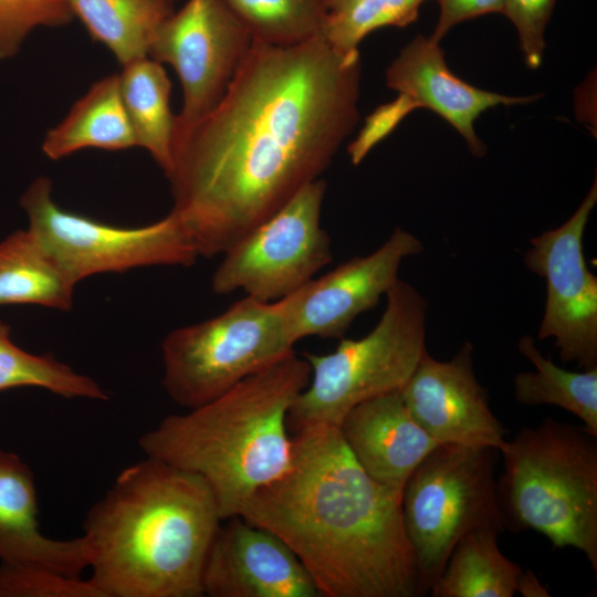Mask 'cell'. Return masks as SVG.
<instances>
[{
  "mask_svg": "<svg viewBox=\"0 0 597 597\" xmlns=\"http://www.w3.org/2000/svg\"><path fill=\"white\" fill-rule=\"evenodd\" d=\"M360 59L321 34L253 40L218 104L172 144L171 213L199 256L223 254L318 179L358 122Z\"/></svg>",
  "mask_w": 597,
  "mask_h": 597,
  "instance_id": "1",
  "label": "cell"
},
{
  "mask_svg": "<svg viewBox=\"0 0 597 597\" xmlns=\"http://www.w3.org/2000/svg\"><path fill=\"white\" fill-rule=\"evenodd\" d=\"M292 442L289 469L239 515L283 540L321 597L423 596L402 521V490L370 478L337 427H302Z\"/></svg>",
  "mask_w": 597,
  "mask_h": 597,
  "instance_id": "2",
  "label": "cell"
},
{
  "mask_svg": "<svg viewBox=\"0 0 597 597\" xmlns=\"http://www.w3.org/2000/svg\"><path fill=\"white\" fill-rule=\"evenodd\" d=\"M222 521L201 478L146 455L86 515L88 579L103 597H202Z\"/></svg>",
  "mask_w": 597,
  "mask_h": 597,
  "instance_id": "3",
  "label": "cell"
},
{
  "mask_svg": "<svg viewBox=\"0 0 597 597\" xmlns=\"http://www.w3.org/2000/svg\"><path fill=\"white\" fill-rule=\"evenodd\" d=\"M311 366L295 352L250 375L213 400L165 417L138 444L145 455L201 478L224 521L285 473L293 442L287 417Z\"/></svg>",
  "mask_w": 597,
  "mask_h": 597,
  "instance_id": "4",
  "label": "cell"
},
{
  "mask_svg": "<svg viewBox=\"0 0 597 597\" xmlns=\"http://www.w3.org/2000/svg\"><path fill=\"white\" fill-rule=\"evenodd\" d=\"M499 452L496 480L505 528L532 530L554 548L573 547L597 572V434L546 418L521 429Z\"/></svg>",
  "mask_w": 597,
  "mask_h": 597,
  "instance_id": "5",
  "label": "cell"
},
{
  "mask_svg": "<svg viewBox=\"0 0 597 597\" xmlns=\"http://www.w3.org/2000/svg\"><path fill=\"white\" fill-rule=\"evenodd\" d=\"M427 308L418 290L398 280L368 334L358 339L342 338L328 354L304 353L311 378L290 409L289 428L338 427L360 402L401 390L427 352Z\"/></svg>",
  "mask_w": 597,
  "mask_h": 597,
  "instance_id": "6",
  "label": "cell"
},
{
  "mask_svg": "<svg viewBox=\"0 0 597 597\" xmlns=\"http://www.w3.org/2000/svg\"><path fill=\"white\" fill-rule=\"evenodd\" d=\"M498 452L489 447L441 443L406 481L402 521L423 595L464 536L505 530L495 480Z\"/></svg>",
  "mask_w": 597,
  "mask_h": 597,
  "instance_id": "7",
  "label": "cell"
},
{
  "mask_svg": "<svg viewBox=\"0 0 597 597\" xmlns=\"http://www.w3.org/2000/svg\"><path fill=\"white\" fill-rule=\"evenodd\" d=\"M292 352L281 302L245 295L164 338L161 383L172 401L193 409Z\"/></svg>",
  "mask_w": 597,
  "mask_h": 597,
  "instance_id": "8",
  "label": "cell"
},
{
  "mask_svg": "<svg viewBox=\"0 0 597 597\" xmlns=\"http://www.w3.org/2000/svg\"><path fill=\"white\" fill-rule=\"evenodd\" d=\"M28 230L77 284L96 274L156 265H192L199 254L179 220L169 212L143 227H116L61 208L52 181L36 178L22 195Z\"/></svg>",
  "mask_w": 597,
  "mask_h": 597,
  "instance_id": "9",
  "label": "cell"
},
{
  "mask_svg": "<svg viewBox=\"0 0 597 597\" xmlns=\"http://www.w3.org/2000/svg\"><path fill=\"white\" fill-rule=\"evenodd\" d=\"M326 182L316 179L227 252L211 277L212 291L274 302L312 280L332 261L321 226Z\"/></svg>",
  "mask_w": 597,
  "mask_h": 597,
  "instance_id": "10",
  "label": "cell"
},
{
  "mask_svg": "<svg viewBox=\"0 0 597 597\" xmlns=\"http://www.w3.org/2000/svg\"><path fill=\"white\" fill-rule=\"evenodd\" d=\"M252 44L253 38L223 0H188L161 23L148 56L170 64L182 87L174 140L218 104Z\"/></svg>",
  "mask_w": 597,
  "mask_h": 597,
  "instance_id": "11",
  "label": "cell"
},
{
  "mask_svg": "<svg viewBox=\"0 0 597 597\" xmlns=\"http://www.w3.org/2000/svg\"><path fill=\"white\" fill-rule=\"evenodd\" d=\"M596 202L595 178L569 219L532 238L524 254L526 268L546 283L538 338H552L559 358L582 369L597 367V277L587 268L583 245Z\"/></svg>",
  "mask_w": 597,
  "mask_h": 597,
  "instance_id": "12",
  "label": "cell"
},
{
  "mask_svg": "<svg viewBox=\"0 0 597 597\" xmlns=\"http://www.w3.org/2000/svg\"><path fill=\"white\" fill-rule=\"evenodd\" d=\"M422 251L416 235L396 228L374 252L355 256L279 300L292 343L310 336L343 338L354 320L374 308L398 282L402 261Z\"/></svg>",
  "mask_w": 597,
  "mask_h": 597,
  "instance_id": "13",
  "label": "cell"
},
{
  "mask_svg": "<svg viewBox=\"0 0 597 597\" xmlns=\"http://www.w3.org/2000/svg\"><path fill=\"white\" fill-rule=\"evenodd\" d=\"M404 401L418 425L438 443L489 447L498 451L505 429L492 412L473 370V346L464 343L449 360L428 350L402 387Z\"/></svg>",
  "mask_w": 597,
  "mask_h": 597,
  "instance_id": "14",
  "label": "cell"
},
{
  "mask_svg": "<svg viewBox=\"0 0 597 597\" xmlns=\"http://www.w3.org/2000/svg\"><path fill=\"white\" fill-rule=\"evenodd\" d=\"M221 524L202 577L210 597H321L289 545L240 515Z\"/></svg>",
  "mask_w": 597,
  "mask_h": 597,
  "instance_id": "15",
  "label": "cell"
},
{
  "mask_svg": "<svg viewBox=\"0 0 597 597\" xmlns=\"http://www.w3.org/2000/svg\"><path fill=\"white\" fill-rule=\"evenodd\" d=\"M386 83L415 108H429L446 119L475 156L486 150L473 127L483 112L498 105L527 104L540 97L509 96L472 86L449 70L439 42L422 35L416 36L392 61L386 71Z\"/></svg>",
  "mask_w": 597,
  "mask_h": 597,
  "instance_id": "16",
  "label": "cell"
},
{
  "mask_svg": "<svg viewBox=\"0 0 597 597\" xmlns=\"http://www.w3.org/2000/svg\"><path fill=\"white\" fill-rule=\"evenodd\" d=\"M337 428L370 478L401 490L419 463L440 444L410 415L400 390L360 402Z\"/></svg>",
  "mask_w": 597,
  "mask_h": 597,
  "instance_id": "17",
  "label": "cell"
},
{
  "mask_svg": "<svg viewBox=\"0 0 597 597\" xmlns=\"http://www.w3.org/2000/svg\"><path fill=\"white\" fill-rule=\"evenodd\" d=\"M0 562L45 567L69 576L88 568L83 536H45L38 521L34 478L15 453L0 450Z\"/></svg>",
  "mask_w": 597,
  "mask_h": 597,
  "instance_id": "18",
  "label": "cell"
},
{
  "mask_svg": "<svg viewBox=\"0 0 597 597\" xmlns=\"http://www.w3.org/2000/svg\"><path fill=\"white\" fill-rule=\"evenodd\" d=\"M136 146L118 84V74L95 82L56 126L49 129L42 150L52 160L81 149L123 150Z\"/></svg>",
  "mask_w": 597,
  "mask_h": 597,
  "instance_id": "19",
  "label": "cell"
},
{
  "mask_svg": "<svg viewBox=\"0 0 597 597\" xmlns=\"http://www.w3.org/2000/svg\"><path fill=\"white\" fill-rule=\"evenodd\" d=\"M118 84L136 146L146 149L166 175L172 164L176 117L170 109L171 83L166 71L146 56L123 65Z\"/></svg>",
  "mask_w": 597,
  "mask_h": 597,
  "instance_id": "20",
  "label": "cell"
},
{
  "mask_svg": "<svg viewBox=\"0 0 597 597\" xmlns=\"http://www.w3.org/2000/svg\"><path fill=\"white\" fill-rule=\"evenodd\" d=\"M75 286L28 229L0 242V306L32 304L69 311Z\"/></svg>",
  "mask_w": 597,
  "mask_h": 597,
  "instance_id": "21",
  "label": "cell"
},
{
  "mask_svg": "<svg viewBox=\"0 0 597 597\" xmlns=\"http://www.w3.org/2000/svg\"><path fill=\"white\" fill-rule=\"evenodd\" d=\"M91 38L123 66L148 56L161 23L174 12L169 0H65Z\"/></svg>",
  "mask_w": 597,
  "mask_h": 597,
  "instance_id": "22",
  "label": "cell"
},
{
  "mask_svg": "<svg viewBox=\"0 0 597 597\" xmlns=\"http://www.w3.org/2000/svg\"><path fill=\"white\" fill-rule=\"evenodd\" d=\"M492 530L475 531L453 548L431 585L432 597H513L522 568L500 549Z\"/></svg>",
  "mask_w": 597,
  "mask_h": 597,
  "instance_id": "23",
  "label": "cell"
},
{
  "mask_svg": "<svg viewBox=\"0 0 597 597\" xmlns=\"http://www.w3.org/2000/svg\"><path fill=\"white\" fill-rule=\"evenodd\" d=\"M517 348L535 370L516 374L513 381L515 400L524 406L562 408L597 434V367L583 371L564 369L545 357L530 335L521 337Z\"/></svg>",
  "mask_w": 597,
  "mask_h": 597,
  "instance_id": "24",
  "label": "cell"
},
{
  "mask_svg": "<svg viewBox=\"0 0 597 597\" xmlns=\"http://www.w3.org/2000/svg\"><path fill=\"white\" fill-rule=\"evenodd\" d=\"M254 41L292 46L321 34L328 0H223Z\"/></svg>",
  "mask_w": 597,
  "mask_h": 597,
  "instance_id": "25",
  "label": "cell"
},
{
  "mask_svg": "<svg viewBox=\"0 0 597 597\" xmlns=\"http://www.w3.org/2000/svg\"><path fill=\"white\" fill-rule=\"evenodd\" d=\"M18 387L43 388L64 398L108 399L92 377L51 355H34L18 347L10 338V327L0 321V391Z\"/></svg>",
  "mask_w": 597,
  "mask_h": 597,
  "instance_id": "26",
  "label": "cell"
},
{
  "mask_svg": "<svg viewBox=\"0 0 597 597\" xmlns=\"http://www.w3.org/2000/svg\"><path fill=\"white\" fill-rule=\"evenodd\" d=\"M425 1L328 0L321 35L339 51H356L363 39L379 28L413 23Z\"/></svg>",
  "mask_w": 597,
  "mask_h": 597,
  "instance_id": "27",
  "label": "cell"
},
{
  "mask_svg": "<svg viewBox=\"0 0 597 597\" xmlns=\"http://www.w3.org/2000/svg\"><path fill=\"white\" fill-rule=\"evenodd\" d=\"M74 15L65 0H0V60L14 56L38 28H59Z\"/></svg>",
  "mask_w": 597,
  "mask_h": 597,
  "instance_id": "28",
  "label": "cell"
},
{
  "mask_svg": "<svg viewBox=\"0 0 597 597\" xmlns=\"http://www.w3.org/2000/svg\"><path fill=\"white\" fill-rule=\"evenodd\" d=\"M0 597H103L88 578L0 562Z\"/></svg>",
  "mask_w": 597,
  "mask_h": 597,
  "instance_id": "29",
  "label": "cell"
},
{
  "mask_svg": "<svg viewBox=\"0 0 597 597\" xmlns=\"http://www.w3.org/2000/svg\"><path fill=\"white\" fill-rule=\"evenodd\" d=\"M556 0H503L502 13L519 33L520 49L531 69L542 64L545 50L544 32Z\"/></svg>",
  "mask_w": 597,
  "mask_h": 597,
  "instance_id": "30",
  "label": "cell"
},
{
  "mask_svg": "<svg viewBox=\"0 0 597 597\" xmlns=\"http://www.w3.org/2000/svg\"><path fill=\"white\" fill-rule=\"evenodd\" d=\"M412 109L415 107L409 100L399 95L397 100L380 106L368 116L358 137L348 146L353 164L358 165L368 151Z\"/></svg>",
  "mask_w": 597,
  "mask_h": 597,
  "instance_id": "31",
  "label": "cell"
},
{
  "mask_svg": "<svg viewBox=\"0 0 597 597\" xmlns=\"http://www.w3.org/2000/svg\"><path fill=\"white\" fill-rule=\"evenodd\" d=\"M440 8L438 23L430 36L436 42L455 24L489 13H502L503 0H437Z\"/></svg>",
  "mask_w": 597,
  "mask_h": 597,
  "instance_id": "32",
  "label": "cell"
},
{
  "mask_svg": "<svg viewBox=\"0 0 597 597\" xmlns=\"http://www.w3.org/2000/svg\"><path fill=\"white\" fill-rule=\"evenodd\" d=\"M515 591L523 597L551 596L548 589L541 583L540 578L531 569H522L516 582Z\"/></svg>",
  "mask_w": 597,
  "mask_h": 597,
  "instance_id": "33",
  "label": "cell"
},
{
  "mask_svg": "<svg viewBox=\"0 0 597 597\" xmlns=\"http://www.w3.org/2000/svg\"><path fill=\"white\" fill-rule=\"evenodd\" d=\"M169 1L174 2L175 0H169Z\"/></svg>",
  "mask_w": 597,
  "mask_h": 597,
  "instance_id": "34",
  "label": "cell"
}]
</instances>
